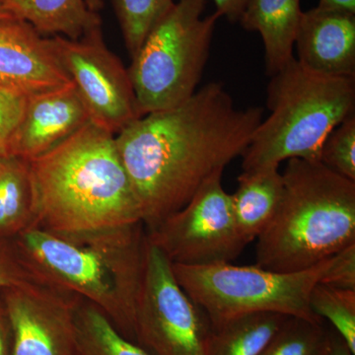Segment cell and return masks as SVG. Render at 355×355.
<instances>
[{"label":"cell","mask_w":355,"mask_h":355,"mask_svg":"<svg viewBox=\"0 0 355 355\" xmlns=\"http://www.w3.org/2000/svg\"><path fill=\"white\" fill-rule=\"evenodd\" d=\"M263 114L261 107L238 108L221 83H210L186 102L147 114L116 135L146 230L183 209L242 156Z\"/></svg>","instance_id":"obj_1"},{"label":"cell","mask_w":355,"mask_h":355,"mask_svg":"<svg viewBox=\"0 0 355 355\" xmlns=\"http://www.w3.org/2000/svg\"><path fill=\"white\" fill-rule=\"evenodd\" d=\"M17 19L25 21L40 35L83 38L101 28L103 0H7Z\"/></svg>","instance_id":"obj_17"},{"label":"cell","mask_w":355,"mask_h":355,"mask_svg":"<svg viewBox=\"0 0 355 355\" xmlns=\"http://www.w3.org/2000/svg\"><path fill=\"white\" fill-rule=\"evenodd\" d=\"M29 163L37 227L73 233L142 222L116 135L92 121Z\"/></svg>","instance_id":"obj_3"},{"label":"cell","mask_w":355,"mask_h":355,"mask_svg":"<svg viewBox=\"0 0 355 355\" xmlns=\"http://www.w3.org/2000/svg\"><path fill=\"white\" fill-rule=\"evenodd\" d=\"M221 177L211 178L183 209L146 231L147 240L172 263H230L247 246L238 231L230 195L222 187Z\"/></svg>","instance_id":"obj_9"},{"label":"cell","mask_w":355,"mask_h":355,"mask_svg":"<svg viewBox=\"0 0 355 355\" xmlns=\"http://www.w3.org/2000/svg\"><path fill=\"white\" fill-rule=\"evenodd\" d=\"M17 19L9 9L7 0H0V22L1 21Z\"/></svg>","instance_id":"obj_32"},{"label":"cell","mask_w":355,"mask_h":355,"mask_svg":"<svg viewBox=\"0 0 355 355\" xmlns=\"http://www.w3.org/2000/svg\"><path fill=\"white\" fill-rule=\"evenodd\" d=\"M322 355H355L334 330H329L328 340Z\"/></svg>","instance_id":"obj_30"},{"label":"cell","mask_w":355,"mask_h":355,"mask_svg":"<svg viewBox=\"0 0 355 355\" xmlns=\"http://www.w3.org/2000/svg\"><path fill=\"white\" fill-rule=\"evenodd\" d=\"M284 196L257 239L256 266L279 272L308 270L355 244V182L319 160H287Z\"/></svg>","instance_id":"obj_4"},{"label":"cell","mask_w":355,"mask_h":355,"mask_svg":"<svg viewBox=\"0 0 355 355\" xmlns=\"http://www.w3.org/2000/svg\"><path fill=\"white\" fill-rule=\"evenodd\" d=\"M90 121L87 108L72 83L28 96L24 114L9 144V156L31 161Z\"/></svg>","instance_id":"obj_12"},{"label":"cell","mask_w":355,"mask_h":355,"mask_svg":"<svg viewBox=\"0 0 355 355\" xmlns=\"http://www.w3.org/2000/svg\"><path fill=\"white\" fill-rule=\"evenodd\" d=\"M321 284L355 291V244L349 245L334 256L333 263Z\"/></svg>","instance_id":"obj_27"},{"label":"cell","mask_w":355,"mask_h":355,"mask_svg":"<svg viewBox=\"0 0 355 355\" xmlns=\"http://www.w3.org/2000/svg\"><path fill=\"white\" fill-rule=\"evenodd\" d=\"M212 324L178 284L172 263L147 240L135 308V343L150 355H209Z\"/></svg>","instance_id":"obj_8"},{"label":"cell","mask_w":355,"mask_h":355,"mask_svg":"<svg viewBox=\"0 0 355 355\" xmlns=\"http://www.w3.org/2000/svg\"><path fill=\"white\" fill-rule=\"evenodd\" d=\"M320 161L331 171L355 182V116L343 121L328 135Z\"/></svg>","instance_id":"obj_24"},{"label":"cell","mask_w":355,"mask_h":355,"mask_svg":"<svg viewBox=\"0 0 355 355\" xmlns=\"http://www.w3.org/2000/svg\"><path fill=\"white\" fill-rule=\"evenodd\" d=\"M288 316L254 313L214 328L209 355H260Z\"/></svg>","instance_id":"obj_19"},{"label":"cell","mask_w":355,"mask_h":355,"mask_svg":"<svg viewBox=\"0 0 355 355\" xmlns=\"http://www.w3.org/2000/svg\"><path fill=\"white\" fill-rule=\"evenodd\" d=\"M10 322L12 355H77L80 297L40 282L1 291Z\"/></svg>","instance_id":"obj_11"},{"label":"cell","mask_w":355,"mask_h":355,"mask_svg":"<svg viewBox=\"0 0 355 355\" xmlns=\"http://www.w3.org/2000/svg\"><path fill=\"white\" fill-rule=\"evenodd\" d=\"M216 6V12L220 17H225L229 22L235 24L239 22L248 0H214Z\"/></svg>","instance_id":"obj_28"},{"label":"cell","mask_w":355,"mask_h":355,"mask_svg":"<svg viewBox=\"0 0 355 355\" xmlns=\"http://www.w3.org/2000/svg\"><path fill=\"white\" fill-rule=\"evenodd\" d=\"M294 46L313 71L355 77V13L319 6L303 12Z\"/></svg>","instance_id":"obj_14"},{"label":"cell","mask_w":355,"mask_h":355,"mask_svg":"<svg viewBox=\"0 0 355 355\" xmlns=\"http://www.w3.org/2000/svg\"><path fill=\"white\" fill-rule=\"evenodd\" d=\"M207 0H179L151 30L128 69L141 116L173 108L197 92L209 60L216 12Z\"/></svg>","instance_id":"obj_7"},{"label":"cell","mask_w":355,"mask_h":355,"mask_svg":"<svg viewBox=\"0 0 355 355\" xmlns=\"http://www.w3.org/2000/svg\"><path fill=\"white\" fill-rule=\"evenodd\" d=\"M77 355H150L128 340L94 305L80 299L76 313Z\"/></svg>","instance_id":"obj_20"},{"label":"cell","mask_w":355,"mask_h":355,"mask_svg":"<svg viewBox=\"0 0 355 355\" xmlns=\"http://www.w3.org/2000/svg\"><path fill=\"white\" fill-rule=\"evenodd\" d=\"M310 307L317 317L326 319L355 354V291L317 284L311 292Z\"/></svg>","instance_id":"obj_22"},{"label":"cell","mask_w":355,"mask_h":355,"mask_svg":"<svg viewBox=\"0 0 355 355\" xmlns=\"http://www.w3.org/2000/svg\"><path fill=\"white\" fill-rule=\"evenodd\" d=\"M69 83L51 38L23 20L0 22V87L32 96Z\"/></svg>","instance_id":"obj_13"},{"label":"cell","mask_w":355,"mask_h":355,"mask_svg":"<svg viewBox=\"0 0 355 355\" xmlns=\"http://www.w3.org/2000/svg\"><path fill=\"white\" fill-rule=\"evenodd\" d=\"M51 42L92 123L116 135L141 118L128 69L109 50L101 28L78 40L53 36Z\"/></svg>","instance_id":"obj_10"},{"label":"cell","mask_w":355,"mask_h":355,"mask_svg":"<svg viewBox=\"0 0 355 355\" xmlns=\"http://www.w3.org/2000/svg\"><path fill=\"white\" fill-rule=\"evenodd\" d=\"M0 355H12L10 322L0 291Z\"/></svg>","instance_id":"obj_29"},{"label":"cell","mask_w":355,"mask_h":355,"mask_svg":"<svg viewBox=\"0 0 355 355\" xmlns=\"http://www.w3.org/2000/svg\"><path fill=\"white\" fill-rule=\"evenodd\" d=\"M35 279L95 306L135 343V308L144 277V223L83 232L31 227L13 239Z\"/></svg>","instance_id":"obj_2"},{"label":"cell","mask_w":355,"mask_h":355,"mask_svg":"<svg viewBox=\"0 0 355 355\" xmlns=\"http://www.w3.org/2000/svg\"><path fill=\"white\" fill-rule=\"evenodd\" d=\"M334 256L308 270L279 272L258 266L230 263L205 266L172 263L178 284L209 318L212 328L229 320L254 314L277 313L323 322L310 307L314 286L322 282Z\"/></svg>","instance_id":"obj_6"},{"label":"cell","mask_w":355,"mask_h":355,"mask_svg":"<svg viewBox=\"0 0 355 355\" xmlns=\"http://www.w3.org/2000/svg\"><path fill=\"white\" fill-rule=\"evenodd\" d=\"M37 220L38 198L29 161L0 159V238L13 240Z\"/></svg>","instance_id":"obj_18"},{"label":"cell","mask_w":355,"mask_h":355,"mask_svg":"<svg viewBox=\"0 0 355 355\" xmlns=\"http://www.w3.org/2000/svg\"><path fill=\"white\" fill-rule=\"evenodd\" d=\"M270 77V114L242 155L243 171L279 167L293 158L320 161L328 135L355 116V77L319 73L296 58Z\"/></svg>","instance_id":"obj_5"},{"label":"cell","mask_w":355,"mask_h":355,"mask_svg":"<svg viewBox=\"0 0 355 355\" xmlns=\"http://www.w3.org/2000/svg\"><path fill=\"white\" fill-rule=\"evenodd\" d=\"M302 14L300 0H248L239 23L247 31L261 35L268 76L294 58V42Z\"/></svg>","instance_id":"obj_15"},{"label":"cell","mask_w":355,"mask_h":355,"mask_svg":"<svg viewBox=\"0 0 355 355\" xmlns=\"http://www.w3.org/2000/svg\"><path fill=\"white\" fill-rule=\"evenodd\" d=\"M38 282L28 270L13 240L0 238V291Z\"/></svg>","instance_id":"obj_26"},{"label":"cell","mask_w":355,"mask_h":355,"mask_svg":"<svg viewBox=\"0 0 355 355\" xmlns=\"http://www.w3.org/2000/svg\"><path fill=\"white\" fill-rule=\"evenodd\" d=\"M318 6L355 13V0H319Z\"/></svg>","instance_id":"obj_31"},{"label":"cell","mask_w":355,"mask_h":355,"mask_svg":"<svg viewBox=\"0 0 355 355\" xmlns=\"http://www.w3.org/2000/svg\"><path fill=\"white\" fill-rule=\"evenodd\" d=\"M28 96L0 87V158L8 157L9 144L24 114Z\"/></svg>","instance_id":"obj_25"},{"label":"cell","mask_w":355,"mask_h":355,"mask_svg":"<svg viewBox=\"0 0 355 355\" xmlns=\"http://www.w3.org/2000/svg\"><path fill=\"white\" fill-rule=\"evenodd\" d=\"M284 184L279 167L243 171L238 188L230 195L238 231L246 244L260 236L272 220L284 196Z\"/></svg>","instance_id":"obj_16"},{"label":"cell","mask_w":355,"mask_h":355,"mask_svg":"<svg viewBox=\"0 0 355 355\" xmlns=\"http://www.w3.org/2000/svg\"><path fill=\"white\" fill-rule=\"evenodd\" d=\"M0 159H1V158H0Z\"/></svg>","instance_id":"obj_33"},{"label":"cell","mask_w":355,"mask_h":355,"mask_svg":"<svg viewBox=\"0 0 355 355\" xmlns=\"http://www.w3.org/2000/svg\"><path fill=\"white\" fill-rule=\"evenodd\" d=\"M125 46L135 57L151 30L175 6L174 0H112Z\"/></svg>","instance_id":"obj_21"},{"label":"cell","mask_w":355,"mask_h":355,"mask_svg":"<svg viewBox=\"0 0 355 355\" xmlns=\"http://www.w3.org/2000/svg\"><path fill=\"white\" fill-rule=\"evenodd\" d=\"M328 336L323 322L288 317L260 355H322Z\"/></svg>","instance_id":"obj_23"}]
</instances>
